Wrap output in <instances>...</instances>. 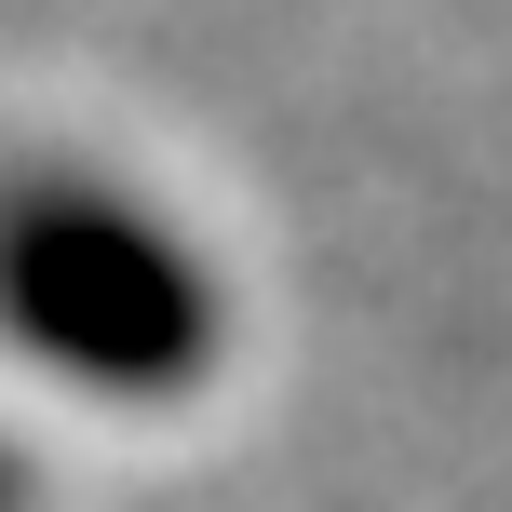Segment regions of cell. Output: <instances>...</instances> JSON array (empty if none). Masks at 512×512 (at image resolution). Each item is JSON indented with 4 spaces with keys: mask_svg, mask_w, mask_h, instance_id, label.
<instances>
[{
    "mask_svg": "<svg viewBox=\"0 0 512 512\" xmlns=\"http://www.w3.org/2000/svg\"><path fill=\"white\" fill-rule=\"evenodd\" d=\"M0 337L81 391H189L216 364V270L108 176H0Z\"/></svg>",
    "mask_w": 512,
    "mask_h": 512,
    "instance_id": "cell-1",
    "label": "cell"
},
{
    "mask_svg": "<svg viewBox=\"0 0 512 512\" xmlns=\"http://www.w3.org/2000/svg\"><path fill=\"white\" fill-rule=\"evenodd\" d=\"M0 512H14V472H0Z\"/></svg>",
    "mask_w": 512,
    "mask_h": 512,
    "instance_id": "cell-2",
    "label": "cell"
}]
</instances>
